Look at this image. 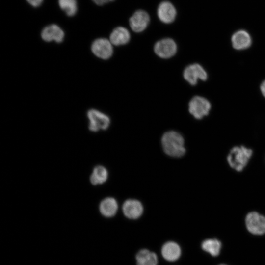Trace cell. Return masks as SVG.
Instances as JSON below:
<instances>
[{
    "instance_id": "30bf717a",
    "label": "cell",
    "mask_w": 265,
    "mask_h": 265,
    "mask_svg": "<svg viewBox=\"0 0 265 265\" xmlns=\"http://www.w3.org/2000/svg\"><path fill=\"white\" fill-rule=\"evenodd\" d=\"M157 14L162 22L169 24L175 20L177 12L175 7L170 2L164 1L159 4Z\"/></svg>"
},
{
    "instance_id": "3957f363",
    "label": "cell",
    "mask_w": 265,
    "mask_h": 265,
    "mask_svg": "<svg viewBox=\"0 0 265 265\" xmlns=\"http://www.w3.org/2000/svg\"><path fill=\"white\" fill-rule=\"evenodd\" d=\"M211 108L210 102L202 96L193 97L189 101V113L196 119H201L208 115Z\"/></svg>"
},
{
    "instance_id": "5bb4252c",
    "label": "cell",
    "mask_w": 265,
    "mask_h": 265,
    "mask_svg": "<svg viewBox=\"0 0 265 265\" xmlns=\"http://www.w3.org/2000/svg\"><path fill=\"white\" fill-rule=\"evenodd\" d=\"M129 30L124 27L118 26L111 33L109 40L112 45L120 46L128 43L130 39Z\"/></svg>"
},
{
    "instance_id": "603a6c76",
    "label": "cell",
    "mask_w": 265,
    "mask_h": 265,
    "mask_svg": "<svg viewBox=\"0 0 265 265\" xmlns=\"http://www.w3.org/2000/svg\"><path fill=\"white\" fill-rule=\"evenodd\" d=\"M260 90L263 96L265 97V80H264L261 84Z\"/></svg>"
},
{
    "instance_id": "7a4b0ae2",
    "label": "cell",
    "mask_w": 265,
    "mask_h": 265,
    "mask_svg": "<svg viewBox=\"0 0 265 265\" xmlns=\"http://www.w3.org/2000/svg\"><path fill=\"white\" fill-rule=\"evenodd\" d=\"M161 144L164 152L170 156L181 157L186 153L184 139L176 131L165 132L161 138Z\"/></svg>"
},
{
    "instance_id": "ffe728a7",
    "label": "cell",
    "mask_w": 265,
    "mask_h": 265,
    "mask_svg": "<svg viewBox=\"0 0 265 265\" xmlns=\"http://www.w3.org/2000/svg\"><path fill=\"white\" fill-rule=\"evenodd\" d=\"M61 9L69 16H74L77 11V4L76 0H58Z\"/></svg>"
},
{
    "instance_id": "7c38bea8",
    "label": "cell",
    "mask_w": 265,
    "mask_h": 265,
    "mask_svg": "<svg viewBox=\"0 0 265 265\" xmlns=\"http://www.w3.org/2000/svg\"><path fill=\"white\" fill-rule=\"evenodd\" d=\"M41 37L46 42L54 41L57 43L62 42L64 33L57 25L52 24L46 26L41 32Z\"/></svg>"
},
{
    "instance_id": "ac0fdd59",
    "label": "cell",
    "mask_w": 265,
    "mask_h": 265,
    "mask_svg": "<svg viewBox=\"0 0 265 265\" xmlns=\"http://www.w3.org/2000/svg\"><path fill=\"white\" fill-rule=\"evenodd\" d=\"M108 177V172L106 168L102 166L94 167L90 177L91 183L94 186L105 183Z\"/></svg>"
},
{
    "instance_id": "9a60e30c",
    "label": "cell",
    "mask_w": 265,
    "mask_h": 265,
    "mask_svg": "<svg viewBox=\"0 0 265 265\" xmlns=\"http://www.w3.org/2000/svg\"><path fill=\"white\" fill-rule=\"evenodd\" d=\"M117 210V202L114 198L112 197L105 198L99 205L100 212L106 217H113L116 213Z\"/></svg>"
},
{
    "instance_id": "4fadbf2b",
    "label": "cell",
    "mask_w": 265,
    "mask_h": 265,
    "mask_svg": "<svg viewBox=\"0 0 265 265\" xmlns=\"http://www.w3.org/2000/svg\"><path fill=\"white\" fill-rule=\"evenodd\" d=\"M231 41L233 48L238 50L248 48L252 43L250 35L244 30H239L234 33L232 36Z\"/></svg>"
},
{
    "instance_id": "44dd1931",
    "label": "cell",
    "mask_w": 265,
    "mask_h": 265,
    "mask_svg": "<svg viewBox=\"0 0 265 265\" xmlns=\"http://www.w3.org/2000/svg\"><path fill=\"white\" fill-rule=\"evenodd\" d=\"M43 0H26V1L32 6L37 7L41 5Z\"/></svg>"
},
{
    "instance_id": "9c48e42d",
    "label": "cell",
    "mask_w": 265,
    "mask_h": 265,
    "mask_svg": "<svg viewBox=\"0 0 265 265\" xmlns=\"http://www.w3.org/2000/svg\"><path fill=\"white\" fill-rule=\"evenodd\" d=\"M150 17L148 14L142 10L135 11L129 20L131 29L135 32L144 31L149 23Z\"/></svg>"
},
{
    "instance_id": "d6986e66",
    "label": "cell",
    "mask_w": 265,
    "mask_h": 265,
    "mask_svg": "<svg viewBox=\"0 0 265 265\" xmlns=\"http://www.w3.org/2000/svg\"><path fill=\"white\" fill-rule=\"evenodd\" d=\"M202 248L212 256H217L219 255L221 247V243L218 240L208 239L204 240L201 245Z\"/></svg>"
},
{
    "instance_id": "cb8c5ba5",
    "label": "cell",
    "mask_w": 265,
    "mask_h": 265,
    "mask_svg": "<svg viewBox=\"0 0 265 265\" xmlns=\"http://www.w3.org/2000/svg\"><path fill=\"white\" fill-rule=\"evenodd\" d=\"M226 265L222 264V265Z\"/></svg>"
},
{
    "instance_id": "7402d4cb",
    "label": "cell",
    "mask_w": 265,
    "mask_h": 265,
    "mask_svg": "<svg viewBox=\"0 0 265 265\" xmlns=\"http://www.w3.org/2000/svg\"><path fill=\"white\" fill-rule=\"evenodd\" d=\"M96 4L102 5L114 0H92Z\"/></svg>"
},
{
    "instance_id": "e0dca14e",
    "label": "cell",
    "mask_w": 265,
    "mask_h": 265,
    "mask_svg": "<svg viewBox=\"0 0 265 265\" xmlns=\"http://www.w3.org/2000/svg\"><path fill=\"white\" fill-rule=\"evenodd\" d=\"M136 259L137 265H157L158 262L156 255L147 249L140 250L137 254Z\"/></svg>"
},
{
    "instance_id": "5b68a950",
    "label": "cell",
    "mask_w": 265,
    "mask_h": 265,
    "mask_svg": "<svg viewBox=\"0 0 265 265\" xmlns=\"http://www.w3.org/2000/svg\"><path fill=\"white\" fill-rule=\"evenodd\" d=\"M87 117L89 120L88 128L92 132H96L100 130H105L110 125L109 117L96 109L89 110L87 112Z\"/></svg>"
},
{
    "instance_id": "52a82bcc",
    "label": "cell",
    "mask_w": 265,
    "mask_h": 265,
    "mask_svg": "<svg viewBox=\"0 0 265 265\" xmlns=\"http://www.w3.org/2000/svg\"><path fill=\"white\" fill-rule=\"evenodd\" d=\"M154 50L155 53L162 58H169L174 56L177 52V46L171 38H166L160 40L155 44Z\"/></svg>"
},
{
    "instance_id": "277c9868",
    "label": "cell",
    "mask_w": 265,
    "mask_h": 265,
    "mask_svg": "<svg viewBox=\"0 0 265 265\" xmlns=\"http://www.w3.org/2000/svg\"><path fill=\"white\" fill-rule=\"evenodd\" d=\"M245 223L251 234L260 235L265 233V216L257 212H248L245 218Z\"/></svg>"
},
{
    "instance_id": "ba28073f",
    "label": "cell",
    "mask_w": 265,
    "mask_h": 265,
    "mask_svg": "<svg viewBox=\"0 0 265 265\" xmlns=\"http://www.w3.org/2000/svg\"><path fill=\"white\" fill-rule=\"evenodd\" d=\"M92 53L98 57L103 59H107L112 55L113 50L110 40L106 38L97 39L92 44Z\"/></svg>"
},
{
    "instance_id": "8fae6325",
    "label": "cell",
    "mask_w": 265,
    "mask_h": 265,
    "mask_svg": "<svg viewBox=\"0 0 265 265\" xmlns=\"http://www.w3.org/2000/svg\"><path fill=\"white\" fill-rule=\"evenodd\" d=\"M124 215L130 219H137L142 214L143 207L141 203L137 200L128 199L125 201L122 206Z\"/></svg>"
},
{
    "instance_id": "6da1fadb",
    "label": "cell",
    "mask_w": 265,
    "mask_h": 265,
    "mask_svg": "<svg viewBox=\"0 0 265 265\" xmlns=\"http://www.w3.org/2000/svg\"><path fill=\"white\" fill-rule=\"evenodd\" d=\"M253 155L252 149L243 145H235L230 149L226 160L232 169L240 173L247 167Z\"/></svg>"
},
{
    "instance_id": "8992f818",
    "label": "cell",
    "mask_w": 265,
    "mask_h": 265,
    "mask_svg": "<svg viewBox=\"0 0 265 265\" xmlns=\"http://www.w3.org/2000/svg\"><path fill=\"white\" fill-rule=\"evenodd\" d=\"M183 77L190 84L195 85L198 80L205 81L208 74L204 68L200 64L194 63L187 66L184 70Z\"/></svg>"
},
{
    "instance_id": "2e32d148",
    "label": "cell",
    "mask_w": 265,
    "mask_h": 265,
    "mask_svg": "<svg viewBox=\"0 0 265 265\" xmlns=\"http://www.w3.org/2000/svg\"><path fill=\"white\" fill-rule=\"evenodd\" d=\"M161 253L165 260L168 261H174L180 257L181 249L176 243L170 241L163 246Z\"/></svg>"
}]
</instances>
